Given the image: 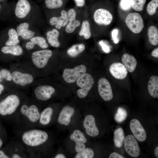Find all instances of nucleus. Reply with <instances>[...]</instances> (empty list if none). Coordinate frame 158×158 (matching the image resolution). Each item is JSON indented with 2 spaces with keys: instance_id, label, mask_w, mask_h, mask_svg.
I'll return each mask as SVG.
<instances>
[{
  "instance_id": "45",
  "label": "nucleus",
  "mask_w": 158,
  "mask_h": 158,
  "mask_svg": "<svg viewBox=\"0 0 158 158\" xmlns=\"http://www.w3.org/2000/svg\"><path fill=\"white\" fill-rule=\"evenodd\" d=\"M152 56L157 58L158 57V48H156L152 51L151 53Z\"/></svg>"
},
{
  "instance_id": "36",
  "label": "nucleus",
  "mask_w": 158,
  "mask_h": 158,
  "mask_svg": "<svg viewBox=\"0 0 158 158\" xmlns=\"http://www.w3.org/2000/svg\"><path fill=\"white\" fill-rule=\"evenodd\" d=\"M158 7V0H152L148 4L147 11L148 13L151 16L154 15Z\"/></svg>"
},
{
  "instance_id": "30",
  "label": "nucleus",
  "mask_w": 158,
  "mask_h": 158,
  "mask_svg": "<svg viewBox=\"0 0 158 158\" xmlns=\"http://www.w3.org/2000/svg\"><path fill=\"white\" fill-rule=\"evenodd\" d=\"M85 47L83 44H75L68 49L67 53L71 57H75L83 51Z\"/></svg>"
},
{
  "instance_id": "34",
  "label": "nucleus",
  "mask_w": 158,
  "mask_h": 158,
  "mask_svg": "<svg viewBox=\"0 0 158 158\" xmlns=\"http://www.w3.org/2000/svg\"><path fill=\"white\" fill-rule=\"evenodd\" d=\"M80 24V21L76 19L69 20L65 28L66 32L68 33H73Z\"/></svg>"
},
{
  "instance_id": "18",
  "label": "nucleus",
  "mask_w": 158,
  "mask_h": 158,
  "mask_svg": "<svg viewBox=\"0 0 158 158\" xmlns=\"http://www.w3.org/2000/svg\"><path fill=\"white\" fill-rule=\"evenodd\" d=\"M16 3L0 2V20L11 21L13 20V11Z\"/></svg>"
},
{
  "instance_id": "37",
  "label": "nucleus",
  "mask_w": 158,
  "mask_h": 158,
  "mask_svg": "<svg viewBox=\"0 0 158 158\" xmlns=\"http://www.w3.org/2000/svg\"><path fill=\"white\" fill-rule=\"evenodd\" d=\"M146 0H134L133 1L131 6L135 10L140 11L143 9Z\"/></svg>"
},
{
  "instance_id": "15",
  "label": "nucleus",
  "mask_w": 158,
  "mask_h": 158,
  "mask_svg": "<svg viewBox=\"0 0 158 158\" xmlns=\"http://www.w3.org/2000/svg\"><path fill=\"white\" fill-rule=\"evenodd\" d=\"M98 88L99 95L104 100L109 101L112 99V88L109 82L106 78H102L99 80Z\"/></svg>"
},
{
  "instance_id": "10",
  "label": "nucleus",
  "mask_w": 158,
  "mask_h": 158,
  "mask_svg": "<svg viewBox=\"0 0 158 158\" xmlns=\"http://www.w3.org/2000/svg\"><path fill=\"white\" fill-rule=\"evenodd\" d=\"M21 45L26 52L47 49L49 47L45 38L41 35L34 36L28 40L23 41Z\"/></svg>"
},
{
  "instance_id": "26",
  "label": "nucleus",
  "mask_w": 158,
  "mask_h": 158,
  "mask_svg": "<svg viewBox=\"0 0 158 158\" xmlns=\"http://www.w3.org/2000/svg\"><path fill=\"white\" fill-rule=\"evenodd\" d=\"M53 108L50 107L46 108L40 113L39 121L40 123L43 125L49 123L53 113Z\"/></svg>"
},
{
  "instance_id": "43",
  "label": "nucleus",
  "mask_w": 158,
  "mask_h": 158,
  "mask_svg": "<svg viewBox=\"0 0 158 158\" xmlns=\"http://www.w3.org/2000/svg\"><path fill=\"white\" fill-rule=\"evenodd\" d=\"M76 6L78 7L83 6L85 4V0H74Z\"/></svg>"
},
{
  "instance_id": "21",
  "label": "nucleus",
  "mask_w": 158,
  "mask_h": 158,
  "mask_svg": "<svg viewBox=\"0 0 158 158\" xmlns=\"http://www.w3.org/2000/svg\"><path fill=\"white\" fill-rule=\"evenodd\" d=\"M109 71L111 75L115 78L122 80L125 78L128 71L123 64L120 62H115L110 66Z\"/></svg>"
},
{
  "instance_id": "51",
  "label": "nucleus",
  "mask_w": 158,
  "mask_h": 158,
  "mask_svg": "<svg viewBox=\"0 0 158 158\" xmlns=\"http://www.w3.org/2000/svg\"><path fill=\"white\" fill-rule=\"evenodd\" d=\"M3 141L0 138V148L3 145Z\"/></svg>"
},
{
  "instance_id": "4",
  "label": "nucleus",
  "mask_w": 158,
  "mask_h": 158,
  "mask_svg": "<svg viewBox=\"0 0 158 158\" xmlns=\"http://www.w3.org/2000/svg\"><path fill=\"white\" fill-rule=\"evenodd\" d=\"M32 98L39 103L49 100L56 92L54 86L43 83L41 79L37 78L32 85Z\"/></svg>"
},
{
  "instance_id": "33",
  "label": "nucleus",
  "mask_w": 158,
  "mask_h": 158,
  "mask_svg": "<svg viewBox=\"0 0 158 158\" xmlns=\"http://www.w3.org/2000/svg\"><path fill=\"white\" fill-rule=\"evenodd\" d=\"M46 7L49 9H54L62 6L63 2L62 0H45Z\"/></svg>"
},
{
  "instance_id": "44",
  "label": "nucleus",
  "mask_w": 158,
  "mask_h": 158,
  "mask_svg": "<svg viewBox=\"0 0 158 158\" xmlns=\"http://www.w3.org/2000/svg\"><path fill=\"white\" fill-rule=\"evenodd\" d=\"M109 158H124V157L118 153L116 152H113L110 155Z\"/></svg>"
},
{
  "instance_id": "2",
  "label": "nucleus",
  "mask_w": 158,
  "mask_h": 158,
  "mask_svg": "<svg viewBox=\"0 0 158 158\" xmlns=\"http://www.w3.org/2000/svg\"><path fill=\"white\" fill-rule=\"evenodd\" d=\"M14 87L25 91L38 78L35 74L20 62L8 64Z\"/></svg>"
},
{
  "instance_id": "8",
  "label": "nucleus",
  "mask_w": 158,
  "mask_h": 158,
  "mask_svg": "<svg viewBox=\"0 0 158 158\" xmlns=\"http://www.w3.org/2000/svg\"><path fill=\"white\" fill-rule=\"evenodd\" d=\"M39 27L28 22L19 23L16 28L20 41L28 40L32 37L40 35Z\"/></svg>"
},
{
  "instance_id": "22",
  "label": "nucleus",
  "mask_w": 158,
  "mask_h": 158,
  "mask_svg": "<svg viewBox=\"0 0 158 158\" xmlns=\"http://www.w3.org/2000/svg\"><path fill=\"white\" fill-rule=\"evenodd\" d=\"M75 112L74 108L66 106L63 107L59 114L58 121L59 123L65 126H68L71 122V118Z\"/></svg>"
},
{
  "instance_id": "9",
  "label": "nucleus",
  "mask_w": 158,
  "mask_h": 158,
  "mask_svg": "<svg viewBox=\"0 0 158 158\" xmlns=\"http://www.w3.org/2000/svg\"><path fill=\"white\" fill-rule=\"evenodd\" d=\"M20 42L15 28L9 26L0 31V47L15 45Z\"/></svg>"
},
{
  "instance_id": "32",
  "label": "nucleus",
  "mask_w": 158,
  "mask_h": 158,
  "mask_svg": "<svg viewBox=\"0 0 158 158\" xmlns=\"http://www.w3.org/2000/svg\"><path fill=\"white\" fill-rule=\"evenodd\" d=\"M94 155L93 150L90 147H85L83 150L77 152L75 158H92Z\"/></svg>"
},
{
  "instance_id": "29",
  "label": "nucleus",
  "mask_w": 158,
  "mask_h": 158,
  "mask_svg": "<svg viewBox=\"0 0 158 158\" xmlns=\"http://www.w3.org/2000/svg\"><path fill=\"white\" fill-rule=\"evenodd\" d=\"M148 35L150 43L154 46L158 44V30L154 25L150 26L148 29Z\"/></svg>"
},
{
  "instance_id": "23",
  "label": "nucleus",
  "mask_w": 158,
  "mask_h": 158,
  "mask_svg": "<svg viewBox=\"0 0 158 158\" xmlns=\"http://www.w3.org/2000/svg\"><path fill=\"white\" fill-rule=\"evenodd\" d=\"M59 16H54L49 20V23L52 26H54L56 29L59 30L62 27L66 26L68 22L67 13L65 10H62Z\"/></svg>"
},
{
  "instance_id": "3",
  "label": "nucleus",
  "mask_w": 158,
  "mask_h": 158,
  "mask_svg": "<svg viewBox=\"0 0 158 158\" xmlns=\"http://www.w3.org/2000/svg\"><path fill=\"white\" fill-rule=\"evenodd\" d=\"M28 97L25 91L14 88L7 92L0 99V114L3 116L13 114Z\"/></svg>"
},
{
  "instance_id": "48",
  "label": "nucleus",
  "mask_w": 158,
  "mask_h": 158,
  "mask_svg": "<svg viewBox=\"0 0 158 158\" xmlns=\"http://www.w3.org/2000/svg\"><path fill=\"white\" fill-rule=\"evenodd\" d=\"M11 158H22L20 155L17 153H15L13 154L11 156Z\"/></svg>"
},
{
  "instance_id": "20",
  "label": "nucleus",
  "mask_w": 158,
  "mask_h": 158,
  "mask_svg": "<svg viewBox=\"0 0 158 158\" xmlns=\"http://www.w3.org/2000/svg\"><path fill=\"white\" fill-rule=\"evenodd\" d=\"M70 138L75 143V149L76 152H80L85 148V144L87 140L84 134L80 130H74L70 135Z\"/></svg>"
},
{
  "instance_id": "50",
  "label": "nucleus",
  "mask_w": 158,
  "mask_h": 158,
  "mask_svg": "<svg viewBox=\"0 0 158 158\" xmlns=\"http://www.w3.org/2000/svg\"><path fill=\"white\" fill-rule=\"evenodd\" d=\"M0 83H1L4 85V81H3L2 78V77L0 69Z\"/></svg>"
},
{
  "instance_id": "14",
  "label": "nucleus",
  "mask_w": 158,
  "mask_h": 158,
  "mask_svg": "<svg viewBox=\"0 0 158 158\" xmlns=\"http://www.w3.org/2000/svg\"><path fill=\"white\" fill-rule=\"evenodd\" d=\"M124 141V148L128 154L133 157H138L140 150L135 137L132 135H128L125 138Z\"/></svg>"
},
{
  "instance_id": "17",
  "label": "nucleus",
  "mask_w": 158,
  "mask_h": 158,
  "mask_svg": "<svg viewBox=\"0 0 158 158\" xmlns=\"http://www.w3.org/2000/svg\"><path fill=\"white\" fill-rule=\"evenodd\" d=\"M130 127L134 136L138 141L143 142L145 140L147 137L146 132L138 120H132L130 123Z\"/></svg>"
},
{
  "instance_id": "40",
  "label": "nucleus",
  "mask_w": 158,
  "mask_h": 158,
  "mask_svg": "<svg viewBox=\"0 0 158 158\" xmlns=\"http://www.w3.org/2000/svg\"><path fill=\"white\" fill-rule=\"evenodd\" d=\"M12 89L4 84L0 83V97Z\"/></svg>"
},
{
  "instance_id": "42",
  "label": "nucleus",
  "mask_w": 158,
  "mask_h": 158,
  "mask_svg": "<svg viewBox=\"0 0 158 158\" xmlns=\"http://www.w3.org/2000/svg\"><path fill=\"white\" fill-rule=\"evenodd\" d=\"M99 44L101 46L103 51L106 53H109L110 51V49L109 46L101 41L99 42Z\"/></svg>"
},
{
  "instance_id": "1",
  "label": "nucleus",
  "mask_w": 158,
  "mask_h": 158,
  "mask_svg": "<svg viewBox=\"0 0 158 158\" xmlns=\"http://www.w3.org/2000/svg\"><path fill=\"white\" fill-rule=\"evenodd\" d=\"M13 20L18 23L30 22L40 28L41 20L40 8L31 0H18L15 4Z\"/></svg>"
},
{
  "instance_id": "11",
  "label": "nucleus",
  "mask_w": 158,
  "mask_h": 158,
  "mask_svg": "<svg viewBox=\"0 0 158 158\" xmlns=\"http://www.w3.org/2000/svg\"><path fill=\"white\" fill-rule=\"evenodd\" d=\"M76 83L77 85L81 88L77 91V94L79 98H83L87 96L94 82L92 77L85 73L77 80Z\"/></svg>"
},
{
  "instance_id": "47",
  "label": "nucleus",
  "mask_w": 158,
  "mask_h": 158,
  "mask_svg": "<svg viewBox=\"0 0 158 158\" xmlns=\"http://www.w3.org/2000/svg\"><path fill=\"white\" fill-rule=\"evenodd\" d=\"M55 158H66L65 155L62 154H56L55 157Z\"/></svg>"
},
{
  "instance_id": "13",
  "label": "nucleus",
  "mask_w": 158,
  "mask_h": 158,
  "mask_svg": "<svg viewBox=\"0 0 158 158\" xmlns=\"http://www.w3.org/2000/svg\"><path fill=\"white\" fill-rule=\"evenodd\" d=\"M87 68L84 65L77 66L72 69L66 68L63 71L62 77L68 83L75 82L83 74L86 73Z\"/></svg>"
},
{
  "instance_id": "27",
  "label": "nucleus",
  "mask_w": 158,
  "mask_h": 158,
  "mask_svg": "<svg viewBox=\"0 0 158 158\" xmlns=\"http://www.w3.org/2000/svg\"><path fill=\"white\" fill-rule=\"evenodd\" d=\"M148 90L150 95L154 98H158V77L153 75L148 81Z\"/></svg>"
},
{
  "instance_id": "49",
  "label": "nucleus",
  "mask_w": 158,
  "mask_h": 158,
  "mask_svg": "<svg viewBox=\"0 0 158 158\" xmlns=\"http://www.w3.org/2000/svg\"><path fill=\"white\" fill-rule=\"evenodd\" d=\"M154 154L155 156L158 158V146L156 147L154 150Z\"/></svg>"
},
{
  "instance_id": "16",
  "label": "nucleus",
  "mask_w": 158,
  "mask_h": 158,
  "mask_svg": "<svg viewBox=\"0 0 158 158\" xmlns=\"http://www.w3.org/2000/svg\"><path fill=\"white\" fill-rule=\"evenodd\" d=\"M93 19L95 22L98 25H108L111 22L113 16L108 10L103 8H99L94 12Z\"/></svg>"
},
{
  "instance_id": "31",
  "label": "nucleus",
  "mask_w": 158,
  "mask_h": 158,
  "mask_svg": "<svg viewBox=\"0 0 158 158\" xmlns=\"http://www.w3.org/2000/svg\"><path fill=\"white\" fill-rule=\"evenodd\" d=\"M79 35L80 36H83L86 39H88L91 37V33L90 25L87 20H85L83 22Z\"/></svg>"
},
{
  "instance_id": "35",
  "label": "nucleus",
  "mask_w": 158,
  "mask_h": 158,
  "mask_svg": "<svg viewBox=\"0 0 158 158\" xmlns=\"http://www.w3.org/2000/svg\"><path fill=\"white\" fill-rule=\"evenodd\" d=\"M127 116V112L126 110L123 108L119 107L115 115L114 118L117 122L121 123L126 119Z\"/></svg>"
},
{
  "instance_id": "24",
  "label": "nucleus",
  "mask_w": 158,
  "mask_h": 158,
  "mask_svg": "<svg viewBox=\"0 0 158 158\" xmlns=\"http://www.w3.org/2000/svg\"><path fill=\"white\" fill-rule=\"evenodd\" d=\"M60 33L58 30L53 28L47 31L46 33V39L48 44L51 46L58 48L60 46L59 40Z\"/></svg>"
},
{
  "instance_id": "38",
  "label": "nucleus",
  "mask_w": 158,
  "mask_h": 158,
  "mask_svg": "<svg viewBox=\"0 0 158 158\" xmlns=\"http://www.w3.org/2000/svg\"><path fill=\"white\" fill-rule=\"evenodd\" d=\"M134 0H121L120 6L121 8L124 10H127L130 8Z\"/></svg>"
},
{
  "instance_id": "28",
  "label": "nucleus",
  "mask_w": 158,
  "mask_h": 158,
  "mask_svg": "<svg viewBox=\"0 0 158 158\" xmlns=\"http://www.w3.org/2000/svg\"><path fill=\"white\" fill-rule=\"evenodd\" d=\"M124 138V132L122 128H118L114 131V140L116 147L120 148L122 146Z\"/></svg>"
},
{
  "instance_id": "46",
  "label": "nucleus",
  "mask_w": 158,
  "mask_h": 158,
  "mask_svg": "<svg viewBox=\"0 0 158 158\" xmlns=\"http://www.w3.org/2000/svg\"><path fill=\"white\" fill-rule=\"evenodd\" d=\"M9 157L3 151L0 150V158H9Z\"/></svg>"
},
{
  "instance_id": "19",
  "label": "nucleus",
  "mask_w": 158,
  "mask_h": 158,
  "mask_svg": "<svg viewBox=\"0 0 158 158\" xmlns=\"http://www.w3.org/2000/svg\"><path fill=\"white\" fill-rule=\"evenodd\" d=\"M83 124L85 132L88 135L95 137L98 135L99 130L96 125L95 117L93 115L90 114L86 115Z\"/></svg>"
},
{
  "instance_id": "5",
  "label": "nucleus",
  "mask_w": 158,
  "mask_h": 158,
  "mask_svg": "<svg viewBox=\"0 0 158 158\" xmlns=\"http://www.w3.org/2000/svg\"><path fill=\"white\" fill-rule=\"evenodd\" d=\"M26 51L20 44L14 46L0 47V61L3 63H10L20 61Z\"/></svg>"
},
{
  "instance_id": "52",
  "label": "nucleus",
  "mask_w": 158,
  "mask_h": 158,
  "mask_svg": "<svg viewBox=\"0 0 158 158\" xmlns=\"http://www.w3.org/2000/svg\"><path fill=\"white\" fill-rule=\"evenodd\" d=\"M0 2H6V0H0Z\"/></svg>"
},
{
  "instance_id": "41",
  "label": "nucleus",
  "mask_w": 158,
  "mask_h": 158,
  "mask_svg": "<svg viewBox=\"0 0 158 158\" xmlns=\"http://www.w3.org/2000/svg\"><path fill=\"white\" fill-rule=\"evenodd\" d=\"M118 33V30L117 29H115L113 30L111 33L112 37L114 43L117 44L119 41L117 37Z\"/></svg>"
},
{
  "instance_id": "25",
  "label": "nucleus",
  "mask_w": 158,
  "mask_h": 158,
  "mask_svg": "<svg viewBox=\"0 0 158 158\" xmlns=\"http://www.w3.org/2000/svg\"><path fill=\"white\" fill-rule=\"evenodd\" d=\"M121 61L129 72L131 73L134 71L137 65V62L133 56L125 53L122 57Z\"/></svg>"
},
{
  "instance_id": "12",
  "label": "nucleus",
  "mask_w": 158,
  "mask_h": 158,
  "mask_svg": "<svg viewBox=\"0 0 158 158\" xmlns=\"http://www.w3.org/2000/svg\"><path fill=\"white\" fill-rule=\"evenodd\" d=\"M128 28L135 33H139L142 30L144 24L141 16L137 13L129 14L125 20Z\"/></svg>"
},
{
  "instance_id": "6",
  "label": "nucleus",
  "mask_w": 158,
  "mask_h": 158,
  "mask_svg": "<svg viewBox=\"0 0 158 158\" xmlns=\"http://www.w3.org/2000/svg\"><path fill=\"white\" fill-rule=\"evenodd\" d=\"M47 133L37 129L26 131L22 135L23 142L26 145L32 147L39 146L46 142L48 138Z\"/></svg>"
},
{
  "instance_id": "7",
  "label": "nucleus",
  "mask_w": 158,
  "mask_h": 158,
  "mask_svg": "<svg viewBox=\"0 0 158 158\" xmlns=\"http://www.w3.org/2000/svg\"><path fill=\"white\" fill-rule=\"evenodd\" d=\"M19 109L20 113L32 123L39 121L40 113L39 103L32 98L27 97L23 102Z\"/></svg>"
},
{
  "instance_id": "39",
  "label": "nucleus",
  "mask_w": 158,
  "mask_h": 158,
  "mask_svg": "<svg viewBox=\"0 0 158 158\" xmlns=\"http://www.w3.org/2000/svg\"><path fill=\"white\" fill-rule=\"evenodd\" d=\"M68 20L76 19V13L75 10L73 8L70 9L67 13Z\"/></svg>"
}]
</instances>
